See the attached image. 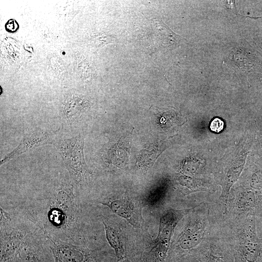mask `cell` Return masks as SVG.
<instances>
[{
	"mask_svg": "<svg viewBox=\"0 0 262 262\" xmlns=\"http://www.w3.org/2000/svg\"><path fill=\"white\" fill-rule=\"evenodd\" d=\"M84 139V136L79 134L59 140L57 147L70 178L81 195L89 175L83 156Z\"/></svg>",
	"mask_w": 262,
	"mask_h": 262,
	"instance_id": "obj_4",
	"label": "cell"
},
{
	"mask_svg": "<svg viewBox=\"0 0 262 262\" xmlns=\"http://www.w3.org/2000/svg\"><path fill=\"white\" fill-rule=\"evenodd\" d=\"M107 262H131L130 261V260L127 258L126 259H125V260H122V261H118L117 260H116V261H114V262H112V261H108Z\"/></svg>",
	"mask_w": 262,
	"mask_h": 262,
	"instance_id": "obj_20",
	"label": "cell"
},
{
	"mask_svg": "<svg viewBox=\"0 0 262 262\" xmlns=\"http://www.w3.org/2000/svg\"><path fill=\"white\" fill-rule=\"evenodd\" d=\"M192 255L200 262H234L230 245L217 240L203 241Z\"/></svg>",
	"mask_w": 262,
	"mask_h": 262,
	"instance_id": "obj_9",
	"label": "cell"
},
{
	"mask_svg": "<svg viewBox=\"0 0 262 262\" xmlns=\"http://www.w3.org/2000/svg\"><path fill=\"white\" fill-rule=\"evenodd\" d=\"M224 121L221 118L216 117L211 120L209 127L212 131L219 133L224 130Z\"/></svg>",
	"mask_w": 262,
	"mask_h": 262,
	"instance_id": "obj_16",
	"label": "cell"
},
{
	"mask_svg": "<svg viewBox=\"0 0 262 262\" xmlns=\"http://www.w3.org/2000/svg\"><path fill=\"white\" fill-rule=\"evenodd\" d=\"M18 256L20 262H54L44 234L37 236L24 246Z\"/></svg>",
	"mask_w": 262,
	"mask_h": 262,
	"instance_id": "obj_11",
	"label": "cell"
},
{
	"mask_svg": "<svg viewBox=\"0 0 262 262\" xmlns=\"http://www.w3.org/2000/svg\"><path fill=\"white\" fill-rule=\"evenodd\" d=\"M235 236L236 241L229 244L234 262H262V238L257 230L255 214L243 217Z\"/></svg>",
	"mask_w": 262,
	"mask_h": 262,
	"instance_id": "obj_3",
	"label": "cell"
},
{
	"mask_svg": "<svg viewBox=\"0 0 262 262\" xmlns=\"http://www.w3.org/2000/svg\"><path fill=\"white\" fill-rule=\"evenodd\" d=\"M34 193L0 196V208L26 219L47 238L87 246L81 195L74 183L60 180Z\"/></svg>",
	"mask_w": 262,
	"mask_h": 262,
	"instance_id": "obj_1",
	"label": "cell"
},
{
	"mask_svg": "<svg viewBox=\"0 0 262 262\" xmlns=\"http://www.w3.org/2000/svg\"><path fill=\"white\" fill-rule=\"evenodd\" d=\"M154 111L156 112L157 118H159L158 120L159 121V125H160L162 128H168L170 126L168 122L172 125V118H174L176 116L175 112L170 109L159 108L157 107H154L153 108Z\"/></svg>",
	"mask_w": 262,
	"mask_h": 262,
	"instance_id": "obj_15",
	"label": "cell"
},
{
	"mask_svg": "<svg viewBox=\"0 0 262 262\" xmlns=\"http://www.w3.org/2000/svg\"><path fill=\"white\" fill-rule=\"evenodd\" d=\"M180 184L185 188V194L207 190L205 182L202 180L183 176L180 178Z\"/></svg>",
	"mask_w": 262,
	"mask_h": 262,
	"instance_id": "obj_14",
	"label": "cell"
},
{
	"mask_svg": "<svg viewBox=\"0 0 262 262\" xmlns=\"http://www.w3.org/2000/svg\"><path fill=\"white\" fill-rule=\"evenodd\" d=\"M139 262H147L145 259L143 258H141V260Z\"/></svg>",
	"mask_w": 262,
	"mask_h": 262,
	"instance_id": "obj_21",
	"label": "cell"
},
{
	"mask_svg": "<svg viewBox=\"0 0 262 262\" xmlns=\"http://www.w3.org/2000/svg\"><path fill=\"white\" fill-rule=\"evenodd\" d=\"M5 262H20L19 256H17L12 259L9 260Z\"/></svg>",
	"mask_w": 262,
	"mask_h": 262,
	"instance_id": "obj_19",
	"label": "cell"
},
{
	"mask_svg": "<svg viewBox=\"0 0 262 262\" xmlns=\"http://www.w3.org/2000/svg\"><path fill=\"white\" fill-rule=\"evenodd\" d=\"M58 131L37 129L28 133L16 148L0 160V166L32 149L53 143Z\"/></svg>",
	"mask_w": 262,
	"mask_h": 262,
	"instance_id": "obj_10",
	"label": "cell"
},
{
	"mask_svg": "<svg viewBox=\"0 0 262 262\" xmlns=\"http://www.w3.org/2000/svg\"><path fill=\"white\" fill-rule=\"evenodd\" d=\"M256 227L258 233L260 232L262 234V208L259 213L255 216Z\"/></svg>",
	"mask_w": 262,
	"mask_h": 262,
	"instance_id": "obj_18",
	"label": "cell"
},
{
	"mask_svg": "<svg viewBox=\"0 0 262 262\" xmlns=\"http://www.w3.org/2000/svg\"><path fill=\"white\" fill-rule=\"evenodd\" d=\"M206 224L205 215L193 218L180 233L176 247L171 253L172 258L193 254L204 239Z\"/></svg>",
	"mask_w": 262,
	"mask_h": 262,
	"instance_id": "obj_7",
	"label": "cell"
},
{
	"mask_svg": "<svg viewBox=\"0 0 262 262\" xmlns=\"http://www.w3.org/2000/svg\"><path fill=\"white\" fill-rule=\"evenodd\" d=\"M98 203L107 206L112 212L125 219L135 228L140 227L142 223L140 205L129 197L106 198L98 201Z\"/></svg>",
	"mask_w": 262,
	"mask_h": 262,
	"instance_id": "obj_8",
	"label": "cell"
},
{
	"mask_svg": "<svg viewBox=\"0 0 262 262\" xmlns=\"http://www.w3.org/2000/svg\"><path fill=\"white\" fill-rule=\"evenodd\" d=\"M87 106V104L82 98L77 97L67 98L63 108L66 119L69 121L75 120L84 113Z\"/></svg>",
	"mask_w": 262,
	"mask_h": 262,
	"instance_id": "obj_13",
	"label": "cell"
},
{
	"mask_svg": "<svg viewBox=\"0 0 262 262\" xmlns=\"http://www.w3.org/2000/svg\"><path fill=\"white\" fill-rule=\"evenodd\" d=\"M101 218L104 227L106 239L114 250L116 260L120 261L127 259L128 253L120 240L118 232L106 218L102 215Z\"/></svg>",
	"mask_w": 262,
	"mask_h": 262,
	"instance_id": "obj_12",
	"label": "cell"
},
{
	"mask_svg": "<svg viewBox=\"0 0 262 262\" xmlns=\"http://www.w3.org/2000/svg\"><path fill=\"white\" fill-rule=\"evenodd\" d=\"M190 209H169L161 216L157 237L146 255L153 262H165L175 228Z\"/></svg>",
	"mask_w": 262,
	"mask_h": 262,
	"instance_id": "obj_5",
	"label": "cell"
},
{
	"mask_svg": "<svg viewBox=\"0 0 262 262\" xmlns=\"http://www.w3.org/2000/svg\"><path fill=\"white\" fill-rule=\"evenodd\" d=\"M0 262H5L19 255L24 246L44 233L35 225L23 218L11 214L0 208Z\"/></svg>",
	"mask_w": 262,
	"mask_h": 262,
	"instance_id": "obj_2",
	"label": "cell"
},
{
	"mask_svg": "<svg viewBox=\"0 0 262 262\" xmlns=\"http://www.w3.org/2000/svg\"><path fill=\"white\" fill-rule=\"evenodd\" d=\"M18 27V23L15 19H10L5 25L6 30L9 32H15Z\"/></svg>",
	"mask_w": 262,
	"mask_h": 262,
	"instance_id": "obj_17",
	"label": "cell"
},
{
	"mask_svg": "<svg viewBox=\"0 0 262 262\" xmlns=\"http://www.w3.org/2000/svg\"><path fill=\"white\" fill-rule=\"evenodd\" d=\"M47 238V237H46ZM54 262H107L104 253L99 249L53 240L47 238Z\"/></svg>",
	"mask_w": 262,
	"mask_h": 262,
	"instance_id": "obj_6",
	"label": "cell"
}]
</instances>
